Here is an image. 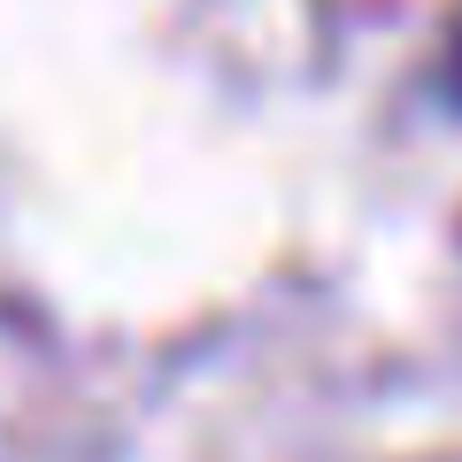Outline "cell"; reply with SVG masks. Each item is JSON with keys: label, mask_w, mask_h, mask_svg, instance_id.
<instances>
[{"label": "cell", "mask_w": 462, "mask_h": 462, "mask_svg": "<svg viewBox=\"0 0 462 462\" xmlns=\"http://www.w3.org/2000/svg\"><path fill=\"white\" fill-rule=\"evenodd\" d=\"M447 93L462 100V23H455V39H447Z\"/></svg>", "instance_id": "obj_1"}]
</instances>
